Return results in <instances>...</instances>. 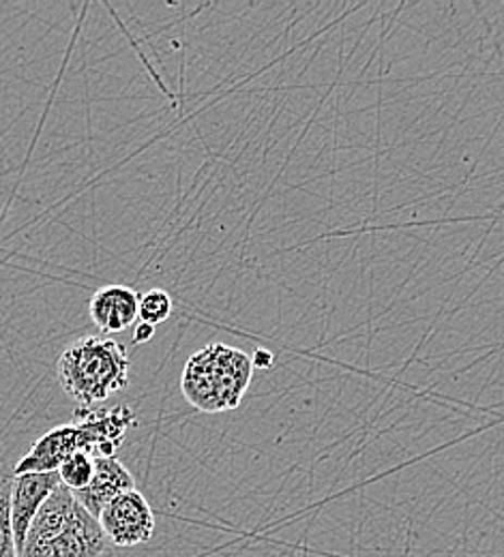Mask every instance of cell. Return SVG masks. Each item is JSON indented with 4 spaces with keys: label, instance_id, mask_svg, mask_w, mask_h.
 <instances>
[{
    "label": "cell",
    "instance_id": "1",
    "mask_svg": "<svg viewBox=\"0 0 504 557\" xmlns=\"http://www.w3.org/2000/svg\"><path fill=\"white\" fill-rule=\"evenodd\" d=\"M138 424V417L130 406L110 410L77 408L73 424H61L41 435L28 455L13 468V474L59 472V468L75 453L93 457H114L130 429Z\"/></svg>",
    "mask_w": 504,
    "mask_h": 557
},
{
    "label": "cell",
    "instance_id": "2",
    "mask_svg": "<svg viewBox=\"0 0 504 557\" xmlns=\"http://www.w3.org/2000/svg\"><path fill=\"white\" fill-rule=\"evenodd\" d=\"M130 356L112 337H82L57 362V377L77 408H90L130 384Z\"/></svg>",
    "mask_w": 504,
    "mask_h": 557
},
{
    "label": "cell",
    "instance_id": "3",
    "mask_svg": "<svg viewBox=\"0 0 504 557\" xmlns=\"http://www.w3.org/2000/svg\"><path fill=\"white\" fill-rule=\"evenodd\" d=\"M251 356L223 344H211L187 360L181 391L187 404L200 412H230L241 406L251 384Z\"/></svg>",
    "mask_w": 504,
    "mask_h": 557
},
{
    "label": "cell",
    "instance_id": "4",
    "mask_svg": "<svg viewBox=\"0 0 504 557\" xmlns=\"http://www.w3.org/2000/svg\"><path fill=\"white\" fill-rule=\"evenodd\" d=\"M97 521L114 549L145 545L155 534V512L138 488L112 499Z\"/></svg>",
    "mask_w": 504,
    "mask_h": 557
},
{
    "label": "cell",
    "instance_id": "5",
    "mask_svg": "<svg viewBox=\"0 0 504 557\" xmlns=\"http://www.w3.org/2000/svg\"><path fill=\"white\" fill-rule=\"evenodd\" d=\"M114 545L103 534L99 521L79 504L72 525L57 539L24 549L20 557H112Z\"/></svg>",
    "mask_w": 504,
    "mask_h": 557
},
{
    "label": "cell",
    "instance_id": "6",
    "mask_svg": "<svg viewBox=\"0 0 504 557\" xmlns=\"http://www.w3.org/2000/svg\"><path fill=\"white\" fill-rule=\"evenodd\" d=\"M59 472H39V474H17L11 483V528L15 539L17 556L24 549L28 528L44 506V502L61 487Z\"/></svg>",
    "mask_w": 504,
    "mask_h": 557
},
{
    "label": "cell",
    "instance_id": "7",
    "mask_svg": "<svg viewBox=\"0 0 504 557\" xmlns=\"http://www.w3.org/2000/svg\"><path fill=\"white\" fill-rule=\"evenodd\" d=\"M134 488H138L134 474L116 457H95L93 481L82 491H75L73 495L95 519H99L101 510L112 499Z\"/></svg>",
    "mask_w": 504,
    "mask_h": 557
},
{
    "label": "cell",
    "instance_id": "8",
    "mask_svg": "<svg viewBox=\"0 0 504 557\" xmlns=\"http://www.w3.org/2000/svg\"><path fill=\"white\" fill-rule=\"evenodd\" d=\"M140 296L127 285L99 287L88 305L90 320L101 333H121L138 320Z\"/></svg>",
    "mask_w": 504,
    "mask_h": 557
},
{
    "label": "cell",
    "instance_id": "9",
    "mask_svg": "<svg viewBox=\"0 0 504 557\" xmlns=\"http://www.w3.org/2000/svg\"><path fill=\"white\" fill-rule=\"evenodd\" d=\"M77 508H79V502L75 499L72 488H67L65 485L57 488L44 502L39 512L35 515V519L28 528V534H26L24 549H33V547L44 545V543L57 539L59 534H63L72 525L73 519L77 515Z\"/></svg>",
    "mask_w": 504,
    "mask_h": 557
},
{
    "label": "cell",
    "instance_id": "10",
    "mask_svg": "<svg viewBox=\"0 0 504 557\" xmlns=\"http://www.w3.org/2000/svg\"><path fill=\"white\" fill-rule=\"evenodd\" d=\"M13 472L0 466V557H20L11 528V483Z\"/></svg>",
    "mask_w": 504,
    "mask_h": 557
},
{
    "label": "cell",
    "instance_id": "11",
    "mask_svg": "<svg viewBox=\"0 0 504 557\" xmlns=\"http://www.w3.org/2000/svg\"><path fill=\"white\" fill-rule=\"evenodd\" d=\"M93 474H95V457L88 453H75L59 468L61 483L72 488L73 493L86 487L93 481Z\"/></svg>",
    "mask_w": 504,
    "mask_h": 557
},
{
    "label": "cell",
    "instance_id": "12",
    "mask_svg": "<svg viewBox=\"0 0 504 557\" xmlns=\"http://www.w3.org/2000/svg\"><path fill=\"white\" fill-rule=\"evenodd\" d=\"M170 315H172V298L165 289L155 287V289H148L146 294L140 296V307H138V320L140 322L157 329Z\"/></svg>",
    "mask_w": 504,
    "mask_h": 557
},
{
    "label": "cell",
    "instance_id": "13",
    "mask_svg": "<svg viewBox=\"0 0 504 557\" xmlns=\"http://www.w3.org/2000/svg\"><path fill=\"white\" fill-rule=\"evenodd\" d=\"M273 362H275V356L269 349L258 348L254 351V356H251V364L260 367V369H271Z\"/></svg>",
    "mask_w": 504,
    "mask_h": 557
},
{
    "label": "cell",
    "instance_id": "14",
    "mask_svg": "<svg viewBox=\"0 0 504 557\" xmlns=\"http://www.w3.org/2000/svg\"><path fill=\"white\" fill-rule=\"evenodd\" d=\"M152 335H155V326L145 324V322H138V326H136V331H134L132 342H134L136 346H138V344H146V342H150V339H152Z\"/></svg>",
    "mask_w": 504,
    "mask_h": 557
}]
</instances>
